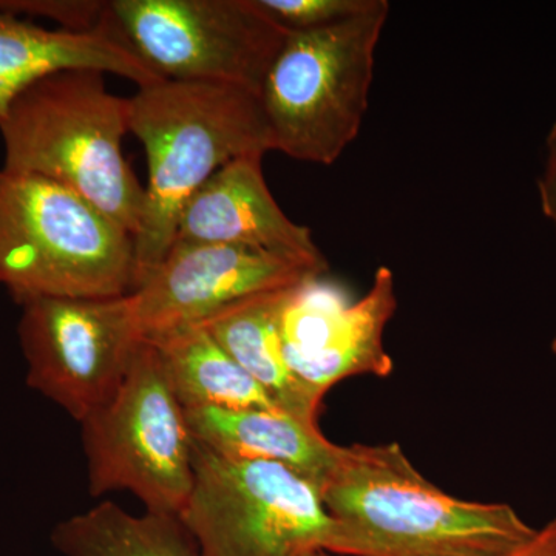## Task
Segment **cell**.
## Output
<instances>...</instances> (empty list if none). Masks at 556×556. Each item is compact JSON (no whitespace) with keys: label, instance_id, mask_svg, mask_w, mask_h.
I'll list each match as a JSON object with an SVG mask.
<instances>
[{"label":"cell","instance_id":"obj_1","mask_svg":"<svg viewBox=\"0 0 556 556\" xmlns=\"http://www.w3.org/2000/svg\"><path fill=\"white\" fill-rule=\"evenodd\" d=\"M318 492L339 556H507L538 532L508 504L448 495L396 442L340 445Z\"/></svg>","mask_w":556,"mask_h":556},{"label":"cell","instance_id":"obj_2","mask_svg":"<svg viewBox=\"0 0 556 556\" xmlns=\"http://www.w3.org/2000/svg\"><path fill=\"white\" fill-rule=\"evenodd\" d=\"M129 130L148 155L135 236V291L174 247L186 204L219 169L273 150L258 94L225 84L160 80L129 100Z\"/></svg>","mask_w":556,"mask_h":556},{"label":"cell","instance_id":"obj_3","mask_svg":"<svg viewBox=\"0 0 556 556\" xmlns=\"http://www.w3.org/2000/svg\"><path fill=\"white\" fill-rule=\"evenodd\" d=\"M129 100L110 93L104 73L67 70L28 87L0 121L3 169L75 190L137 236L146 189L124 159Z\"/></svg>","mask_w":556,"mask_h":556},{"label":"cell","instance_id":"obj_4","mask_svg":"<svg viewBox=\"0 0 556 556\" xmlns=\"http://www.w3.org/2000/svg\"><path fill=\"white\" fill-rule=\"evenodd\" d=\"M134 236L75 190L0 170V283L20 305L35 299L130 294Z\"/></svg>","mask_w":556,"mask_h":556},{"label":"cell","instance_id":"obj_5","mask_svg":"<svg viewBox=\"0 0 556 556\" xmlns=\"http://www.w3.org/2000/svg\"><path fill=\"white\" fill-rule=\"evenodd\" d=\"M388 0L316 30L288 31L262 91L276 152L331 166L361 134Z\"/></svg>","mask_w":556,"mask_h":556},{"label":"cell","instance_id":"obj_6","mask_svg":"<svg viewBox=\"0 0 556 556\" xmlns=\"http://www.w3.org/2000/svg\"><path fill=\"white\" fill-rule=\"evenodd\" d=\"M201 556L329 551L336 522L320 492L270 460L218 455L193 442V486L178 517Z\"/></svg>","mask_w":556,"mask_h":556},{"label":"cell","instance_id":"obj_7","mask_svg":"<svg viewBox=\"0 0 556 556\" xmlns=\"http://www.w3.org/2000/svg\"><path fill=\"white\" fill-rule=\"evenodd\" d=\"M90 493H134L179 517L193 486V438L152 343L142 340L118 390L83 422Z\"/></svg>","mask_w":556,"mask_h":556},{"label":"cell","instance_id":"obj_8","mask_svg":"<svg viewBox=\"0 0 556 556\" xmlns=\"http://www.w3.org/2000/svg\"><path fill=\"white\" fill-rule=\"evenodd\" d=\"M104 25L160 78L258 97L288 35L257 0H112Z\"/></svg>","mask_w":556,"mask_h":556},{"label":"cell","instance_id":"obj_9","mask_svg":"<svg viewBox=\"0 0 556 556\" xmlns=\"http://www.w3.org/2000/svg\"><path fill=\"white\" fill-rule=\"evenodd\" d=\"M22 308L28 386L83 422L115 394L144 340L134 299L43 298Z\"/></svg>","mask_w":556,"mask_h":556},{"label":"cell","instance_id":"obj_10","mask_svg":"<svg viewBox=\"0 0 556 556\" xmlns=\"http://www.w3.org/2000/svg\"><path fill=\"white\" fill-rule=\"evenodd\" d=\"M327 269L305 260L233 244L175 241L134 292L142 339L201 327L241 300L298 287Z\"/></svg>","mask_w":556,"mask_h":556},{"label":"cell","instance_id":"obj_11","mask_svg":"<svg viewBox=\"0 0 556 556\" xmlns=\"http://www.w3.org/2000/svg\"><path fill=\"white\" fill-rule=\"evenodd\" d=\"M396 309V281L387 266L376 270L371 287L354 303H345L321 277L292 288L280 316L289 369L321 401L354 376L387 378L393 361L383 334Z\"/></svg>","mask_w":556,"mask_h":556},{"label":"cell","instance_id":"obj_12","mask_svg":"<svg viewBox=\"0 0 556 556\" xmlns=\"http://www.w3.org/2000/svg\"><path fill=\"white\" fill-rule=\"evenodd\" d=\"M263 156L226 164L186 204L175 241L263 249L328 270L313 232L281 211L266 185Z\"/></svg>","mask_w":556,"mask_h":556},{"label":"cell","instance_id":"obj_13","mask_svg":"<svg viewBox=\"0 0 556 556\" xmlns=\"http://www.w3.org/2000/svg\"><path fill=\"white\" fill-rule=\"evenodd\" d=\"M67 70L113 73L138 87L166 80L138 60L104 24L94 31L49 30L0 10V121L28 87Z\"/></svg>","mask_w":556,"mask_h":556},{"label":"cell","instance_id":"obj_14","mask_svg":"<svg viewBox=\"0 0 556 556\" xmlns=\"http://www.w3.org/2000/svg\"><path fill=\"white\" fill-rule=\"evenodd\" d=\"M193 442L240 459L270 460L291 468L317 490L338 463L340 445L318 426L278 409L186 408Z\"/></svg>","mask_w":556,"mask_h":556},{"label":"cell","instance_id":"obj_15","mask_svg":"<svg viewBox=\"0 0 556 556\" xmlns=\"http://www.w3.org/2000/svg\"><path fill=\"white\" fill-rule=\"evenodd\" d=\"M292 288L241 300L201 327L207 329L278 407L295 419L318 426L324 401L292 375L281 345L280 316Z\"/></svg>","mask_w":556,"mask_h":556},{"label":"cell","instance_id":"obj_16","mask_svg":"<svg viewBox=\"0 0 556 556\" xmlns=\"http://www.w3.org/2000/svg\"><path fill=\"white\" fill-rule=\"evenodd\" d=\"M149 342V340H146ZM182 408H258L283 412L232 357L197 327L152 340Z\"/></svg>","mask_w":556,"mask_h":556},{"label":"cell","instance_id":"obj_17","mask_svg":"<svg viewBox=\"0 0 556 556\" xmlns=\"http://www.w3.org/2000/svg\"><path fill=\"white\" fill-rule=\"evenodd\" d=\"M51 541L64 556H201L178 517H138L113 503L65 519Z\"/></svg>","mask_w":556,"mask_h":556},{"label":"cell","instance_id":"obj_18","mask_svg":"<svg viewBox=\"0 0 556 556\" xmlns=\"http://www.w3.org/2000/svg\"><path fill=\"white\" fill-rule=\"evenodd\" d=\"M371 0H257L260 9L287 31L316 30L361 13Z\"/></svg>","mask_w":556,"mask_h":556},{"label":"cell","instance_id":"obj_19","mask_svg":"<svg viewBox=\"0 0 556 556\" xmlns=\"http://www.w3.org/2000/svg\"><path fill=\"white\" fill-rule=\"evenodd\" d=\"M108 2L100 0H0V10L16 16L46 17L62 30L94 31L101 28Z\"/></svg>","mask_w":556,"mask_h":556},{"label":"cell","instance_id":"obj_20","mask_svg":"<svg viewBox=\"0 0 556 556\" xmlns=\"http://www.w3.org/2000/svg\"><path fill=\"white\" fill-rule=\"evenodd\" d=\"M538 195L544 217L556 230V119L546 137V160L538 178Z\"/></svg>","mask_w":556,"mask_h":556},{"label":"cell","instance_id":"obj_21","mask_svg":"<svg viewBox=\"0 0 556 556\" xmlns=\"http://www.w3.org/2000/svg\"><path fill=\"white\" fill-rule=\"evenodd\" d=\"M507 556H556V518L538 529L529 543Z\"/></svg>","mask_w":556,"mask_h":556},{"label":"cell","instance_id":"obj_22","mask_svg":"<svg viewBox=\"0 0 556 556\" xmlns=\"http://www.w3.org/2000/svg\"><path fill=\"white\" fill-rule=\"evenodd\" d=\"M300 556H339V555L331 554V552H328V551H311V552H306V554H303Z\"/></svg>","mask_w":556,"mask_h":556},{"label":"cell","instance_id":"obj_23","mask_svg":"<svg viewBox=\"0 0 556 556\" xmlns=\"http://www.w3.org/2000/svg\"><path fill=\"white\" fill-rule=\"evenodd\" d=\"M552 351H554V354L556 356V334H555L554 340H552Z\"/></svg>","mask_w":556,"mask_h":556}]
</instances>
